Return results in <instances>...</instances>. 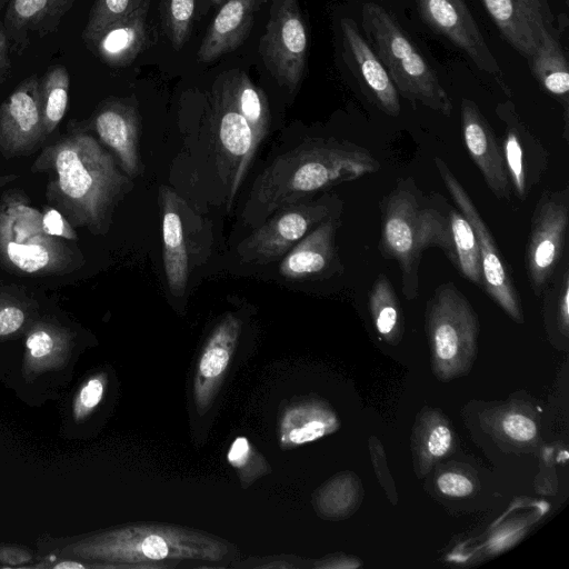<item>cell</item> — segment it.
<instances>
[{
  "instance_id": "cell-1",
  "label": "cell",
  "mask_w": 569,
  "mask_h": 569,
  "mask_svg": "<svg viewBox=\"0 0 569 569\" xmlns=\"http://www.w3.org/2000/svg\"><path fill=\"white\" fill-rule=\"evenodd\" d=\"M379 168V161L369 150L356 143L333 138L305 140L277 157L258 176L243 218L264 221L284 207Z\"/></svg>"
},
{
  "instance_id": "cell-2",
  "label": "cell",
  "mask_w": 569,
  "mask_h": 569,
  "mask_svg": "<svg viewBox=\"0 0 569 569\" xmlns=\"http://www.w3.org/2000/svg\"><path fill=\"white\" fill-rule=\"evenodd\" d=\"M449 206L439 193L426 194L411 177L398 179L380 200L378 249L383 258L397 261L408 300L419 296V268L427 249H440L455 267Z\"/></svg>"
},
{
  "instance_id": "cell-3",
  "label": "cell",
  "mask_w": 569,
  "mask_h": 569,
  "mask_svg": "<svg viewBox=\"0 0 569 569\" xmlns=\"http://www.w3.org/2000/svg\"><path fill=\"white\" fill-rule=\"evenodd\" d=\"M41 156L56 172L54 190L68 213L92 232H104L129 183L113 157L86 133L60 140Z\"/></svg>"
},
{
  "instance_id": "cell-4",
  "label": "cell",
  "mask_w": 569,
  "mask_h": 569,
  "mask_svg": "<svg viewBox=\"0 0 569 569\" xmlns=\"http://www.w3.org/2000/svg\"><path fill=\"white\" fill-rule=\"evenodd\" d=\"M362 27L370 44L403 98L450 116L452 103L435 70L419 52L396 17L385 7L366 2Z\"/></svg>"
},
{
  "instance_id": "cell-5",
  "label": "cell",
  "mask_w": 569,
  "mask_h": 569,
  "mask_svg": "<svg viewBox=\"0 0 569 569\" xmlns=\"http://www.w3.org/2000/svg\"><path fill=\"white\" fill-rule=\"evenodd\" d=\"M119 560L134 567H174L183 561L223 560L228 543L206 532L169 525H141L122 529L109 545Z\"/></svg>"
},
{
  "instance_id": "cell-6",
  "label": "cell",
  "mask_w": 569,
  "mask_h": 569,
  "mask_svg": "<svg viewBox=\"0 0 569 569\" xmlns=\"http://www.w3.org/2000/svg\"><path fill=\"white\" fill-rule=\"evenodd\" d=\"M426 331L436 373L442 379L465 375L476 357L479 321L468 299L452 282L440 284L429 299Z\"/></svg>"
},
{
  "instance_id": "cell-7",
  "label": "cell",
  "mask_w": 569,
  "mask_h": 569,
  "mask_svg": "<svg viewBox=\"0 0 569 569\" xmlns=\"http://www.w3.org/2000/svg\"><path fill=\"white\" fill-rule=\"evenodd\" d=\"M0 256L30 274L59 271L70 261L58 237L46 232L40 211L19 199L6 200L0 207Z\"/></svg>"
},
{
  "instance_id": "cell-8",
  "label": "cell",
  "mask_w": 569,
  "mask_h": 569,
  "mask_svg": "<svg viewBox=\"0 0 569 569\" xmlns=\"http://www.w3.org/2000/svg\"><path fill=\"white\" fill-rule=\"evenodd\" d=\"M337 194L325 193L276 211L243 239L238 248L242 261L267 264L280 260L301 238L329 216L341 212Z\"/></svg>"
},
{
  "instance_id": "cell-9",
  "label": "cell",
  "mask_w": 569,
  "mask_h": 569,
  "mask_svg": "<svg viewBox=\"0 0 569 569\" xmlns=\"http://www.w3.org/2000/svg\"><path fill=\"white\" fill-rule=\"evenodd\" d=\"M569 227V187L546 190L530 221L525 267L532 292L540 297L565 254Z\"/></svg>"
},
{
  "instance_id": "cell-10",
  "label": "cell",
  "mask_w": 569,
  "mask_h": 569,
  "mask_svg": "<svg viewBox=\"0 0 569 569\" xmlns=\"http://www.w3.org/2000/svg\"><path fill=\"white\" fill-rule=\"evenodd\" d=\"M433 162L457 208L475 230L480 251L482 289L511 319L522 323L523 312L518 289L490 229L447 163L440 158H435Z\"/></svg>"
},
{
  "instance_id": "cell-11",
  "label": "cell",
  "mask_w": 569,
  "mask_h": 569,
  "mask_svg": "<svg viewBox=\"0 0 569 569\" xmlns=\"http://www.w3.org/2000/svg\"><path fill=\"white\" fill-rule=\"evenodd\" d=\"M306 26L297 0H271L266 31L259 41L263 63L277 82L293 91L305 73Z\"/></svg>"
},
{
  "instance_id": "cell-12",
  "label": "cell",
  "mask_w": 569,
  "mask_h": 569,
  "mask_svg": "<svg viewBox=\"0 0 569 569\" xmlns=\"http://www.w3.org/2000/svg\"><path fill=\"white\" fill-rule=\"evenodd\" d=\"M422 20L462 50L478 69L508 90L501 69L488 48L465 0H416Z\"/></svg>"
},
{
  "instance_id": "cell-13",
  "label": "cell",
  "mask_w": 569,
  "mask_h": 569,
  "mask_svg": "<svg viewBox=\"0 0 569 569\" xmlns=\"http://www.w3.org/2000/svg\"><path fill=\"white\" fill-rule=\"evenodd\" d=\"M497 113L505 123L501 144L510 187L526 200L548 167V152L540 140L520 121L511 103H503Z\"/></svg>"
},
{
  "instance_id": "cell-14",
  "label": "cell",
  "mask_w": 569,
  "mask_h": 569,
  "mask_svg": "<svg viewBox=\"0 0 569 569\" xmlns=\"http://www.w3.org/2000/svg\"><path fill=\"white\" fill-rule=\"evenodd\" d=\"M340 216L341 212H337L326 218L281 258L279 273L283 278H325L343 270L336 244Z\"/></svg>"
},
{
  "instance_id": "cell-15",
  "label": "cell",
  "mask_w": 569,
  "mask_h": 569,
  "mask_svg": "<svg viewBox=\"0 0 569 569\" xmlns=\"http://www.w3.org/2000/svg\"><path fill=\"white\" fill-rule=\"evenodd\" d=\"M461 134L465 147L482 174L485 182L499 200H510L511 187L495 132L477 104L462 99Z\"/></svg>"
},
{
  "instance_id": "cell-16",
  "label": "cell",
  "mask_w": 569,
  "mask_h": 569,
  "mask_svg": "<svg viewBox=\"0 0 569 569\" xmlns=\"http://www.w3.org/2000/svg\"><path fill=\"white\" fill-rule=\"evenodd\" d=\"M213 136L219 164L230 184V200L237 193L257 151L254 136L247 120L219 94Z\"/></svg>"
},
{
  "instance_id": "cell-17",
  "label": "cell",
  "mask_w": 569,
  "mask_h": 569,
  "mask_svg": "<svg viewBox=\"0 0 569 569\" xmlns=\"http://www.w3.org/2000/svg\"><path fill=\"white\" fill-rule=\"evenodd\" d=\"M39 82L26 79L0 107V147L9 153L29 150L46 136Z\"/></svg>"
},
{
  "instance_id": "cell-18",
  "label": "cell",
  "mask_w": 569,
  "mask_h": 569,
  "mask_svg": "<svg viewBox=\"0 0 569 569\" xmlns=\"http://www.w3.org/2000/svg\"><path fill=\"white\" fill-rule=\"evenodd\" d=\"M502 37L529 60L551 21L542 0H481Z\"/></svg>"
},
{
  "instance_id": "cell-19",
  "label": "cell",
  "mask_w": 569,
  "mask_h": 569,
  "mask_svg": "<svg viewBox=\"0 0 569 569\" xmlns=\"http://www.w3.org/2000/svg\"><path fill=\"white\" fill-rule=\"evenodd\" d=\"M345 56L377 107L388 116L400 113L399 93L383 64L350 18L340 21Z\"/></svg>"
},
{
  "instance_id": "cell-20",
  "label": "cell",
  "mask_w": 569,
  "mask_h": 569,
  "mask_svg": "<svg viewBox=\"0 0 569 569\" xmlns=\"http://www.w3.org/2000/svg\"><path fill=\"white\" fill-rule=\"evenodd\" d=\"M240 327L239 319L228 313L216 326L204 345L193 387L199 413H203L211 403L236 349Z\"/></svg>"
},
{
  "instance_id": "cell-21",
  "label": "cell",
  "mask_w": 569,
  "mask_h": 569,
  "mask_svg": "<svg viewBox=\"0 0 569 569\" xmlns=\"http://www.w3.org/2000/svg\"><path fill=\"white\" fill-rule=\"evenodd\" d=\"M99 138L113 150L128 177L141 171L140 119L137 110L122 101L104 104L94 118Z\"/></svg>"
},
{
  "instance_id": "cell-22",
  "label": "cell",
  "mask_w": 569,
  "mask_h": 569,
  "mask_svg": "<svg viewBox=\"0 0 569 569\" xmlns=\"http://www.w3.org/2000/svg\"><path fill=\"white\" fill-rule=\"evenodd\" d=\"M149 7L150 0H140L132 11L88 42L104 63L127 66L141 52L148 37Z\"/></svg>"
},
{
  "instance_id": "cell-23",
  "label": "cell",
  "mask_w": 569,
  "mask_h": 569,
  "mask_svg": "<svg viewBox=\"0 0 569 569\" xmlns=\"http://www.w3.org/2000/svg\"><path fill=\"white\" fill-rule=\"evenodd\" d=\"M266 0H226L198 49L200 62H211L237 49L247 38L254 14Z\"/></svg>"
},
{
  "instance_id": "cell-24",
  "label": "cell",
  "mask_w": 569,
  "mask_h": 569,
  "mask_svg": "<svg viewBox=\"0 0 569 569\" xmlns=\"http://www.w3.org/2000/svg\"><path fill=\"white\" fill-rule=\"evenodd\" d=\"M162 212L163 268L170 292L184 295L189 277V258L180 213L182 200L167 186L160 187Z\"/></svg>"
},
{
  "instance_id": "cell-25",
  "label": "cell",
  "mask_w": 569,
  "mask_h": 569,
  "mask_svg": "<svg viewBox=\"0 0 569 569\" xmlns=\"http://www.w3.org/2000/svg\"><path fill=\"white\" fill-rule=\"evenodd\" d=\"M339 423L336 415L318 401H300L288 407L279 421V443L293 448L333 432Z\"/></svg>"
},
{
  "instance_id": "cell-26",
  "label": "cell",
  "mask_w": 569,
  "mask_h": 569,
  "mask_svg": "<svg viewBox=\"0 0 569 569\" xmlns=\"http://www.w3.org/2000/svg\"><path fill=\"white\" fill-rule=\"evenodd\" d=\"M528 61L540 86L563 106V137L568 139L569 68L562 47L552 32L543 36L536 52Z\"/></svg>"
},
{
  "instance_id": "cell-27",
  "label": "cell",
  "mask_w": 569,
  "mask_h": 569,
  "mask_svg": "<svg viewBox=\"0 0 569 569\" xmlns=\"http://www.w3.org/2000/svg\"><path fill=\"white\" fill-rule=\"evenodd\" d=\"M220 94L247 120L258 148L269 128V109L263 91L247 74L239 72L226 81Z\"/></svg>"
},
{
  "instance_id": "cell-28",
  "label": "cell",
  "mask_w": 569,
  "mask_h": 569,
  "mask_svg": "<svg viewBox=\"0 0 569 569\" xmlns=\"http://www.w3.org/2000/svg\"><path fill=\"white\" fill-rule=\"evenodd\" d=\"M369 309L378 333L396 345L403 333V315L395 288L383 273L378 274L369 291Z\"/></svg>"
},
{
  "instance_id": "cell-29",
  "label": "cell",
  "mask_w": 569,
  "mask_h": 569,
  "mask_svg": "<svg viewBox=\"0 0 569 569\" xmlns=\"http://www.w3.org/2000/svg\"><path fill=\"white\" fill-rule=\"evenodd\" d=\"M74 0H11L6 20L14 30H52Z\"/></svg>"
},
{
  "instance_id": "cell-30",
  "label": "cell",
  "mask_w": 569,
  "mask_h": 569,
  "mask_svg": "<svg viewBox=\"0 0 569 569\" xmlns=\"http://www.w3.org/2000/svg\"><path fill=\"white\" fill-rule=\"evenodd\" d=\"M450 232L455 253V268L468 281L482 288L480 251L475 230L458 208L448 209Z\"/></svg>"
},
{
  "instance_id": "cell-31",
  "label": "cell",
  "mask_w": 569,
  "mask_h": 569,
  "mask_svg": "<svg viewBox=\"0 0 569 569\" xmlns=\"http://www.w3.org/2000/svg\"><path fill=\"white\" fill-rule=\"evenodd\" d=\"M70 79L63 66L48 70L39 82L40 103L46 134L52 132L62 120L69 99Z\"/></svg>"
},
{
  "instance_id": "cell-32",
  "label": "cell",
  "mask_w": 569,
  "mask_h": 569,
  "mask_svg": "<svg viewBox=\"0 0 569 569\" xmlns=\"http://www.w3.org/2000/svg\"><path fill=\"white\" fill-rule=\"evenodd\" d=\"M543 313L548 325H553L567 337L569 328V267L565 261L542 292Z\"/></svg>"
},
{
  "instance_id": "cell-33",
  "label": "cell",
  "mask_w": 569,
  "mask_h": 569,
  "mask_svg": "<svg viewBox=\"0 0 569 569\" xmlns=\"http://www.w3.org/2000/svg\"><path fill=\"white\" fill-rule=\"evenodd\" d=\"M194 0H161L163 29L174 49L186 43L193 18Z\"/></svg>"
},
{
  "instance_id": "cell-34",
  "label": "cell",
  "mask_w": 569,
  "mask_h": 569,
  "mask_svg": "<svg viewBox=\"0 0 569 569\" xmlns=\"http://www.w3.org/2000/svg\"><path fill=\"white\" fill-rule=\"evenodd\" d=\"M139 2L140 0H94L83 30L86 42H90L108 26L127 16Z\"/></svg>"
},
{
  "instance_id": "cell-35",
  "label": "cell",
  "mask_w": 569,
  "mask_h": 569,
  "mask_svg": "<svg viewBox=\"0 0 569 569\" xmlns=\"http://www.w3.org/2000/svg\"><path fill=\"white\" fill-rule=\"evenodd\" d=\"M452 440V431L445 422H433L421 432L418 443L419 455L426 463H431L448 453Z\"/></svg>"
},
{
  "instance_id": "cell-36",
  "label": "cell",
  "mask_w": 569,
  "mask_h": 569,
  "mask_svg": "<svg viewBox=\"0 0 569 569\" xmlns=\"http://www.w3.org/2000/svg\"><path fill=\"white\" fill-rule=\"evenodd\" d=\"M502 429L509 438L519 442L530 441L537 435L533 420L521 413L506 416L502 421Z\"/></svg>"
},
{
  "instance_id": "cell-37",
  "label": "cell",
  "mask_w": 569,
  "mask_h": 569,
  "mask_svg": "<svg viewBox=\"0 0 569 569\" xmlns=\"http://www.w3.org/2000/svg\"><path fill=\"white\" fill-rule=\"evenodd\" d=\"M437 487L441 493L448 497L462 498L473 492L471 480L457 472H445L437 479Z\"/></svg>"
},
{
  "instance_id": "cell-38",
  "label": "cell",
  "mask_w": 569,
  "mask_h": 569,
  "mask_svg": "<svg viewBox=\"0 0 569 569\" xmlns=\"http://www.w3.org/2000/svg\"><path fill=\"white\" fill-rule=\"evenodd\" d=\"M42 224L47 233L58 238L76 239V233L62 214L56 209H48L42 214Z\"/></svg>"
},
{
  "instance_id": "cell-39",
  "label": "cell",
  "mask_w": 569,
  "mask_h": 569,
  "mask_svg": "<svg viewBox=\"0 0 569 569\" xmlns=\"http://www.w3.org/2000/svg\"><path fill=\"white\" fill-rule=\"evenodd\" d=\"M253 455V449L246 437H237L227 453L228 462L240 471H243L248 466L250 458Z\"/></svg>"
},
{
  "instance_id": "cell-40",
  "label": "cell",
  "mask_w": 569,
  "mask_h": 569,
  "mask_svg": "<svg viewBox=\"0 0 569 569\" xmlns=\"http://www.w3.org/2000/svg\"><path fill=\"white\" fill-rule=\"evenodd\" d=\"M24 321V312L17 306L0 309V336L17 331Z\"/></svg>"
},
{
  "instance_id": "cell-41",
  "label": "cell",
  "mask_w": 569,
  "mask_h": 569,
  "mask_svg": "<svg viewBox=\"0 0 569 569\" xmlns=\"http://www.w3.org/2000/svg\"><path fill=\"white\" fill-rule=\"evenodd\" d=\"M27 347L34 358H42L52 350L53 340L46 330H37L29 336Z\"/></svg>"
},
{
  "instance_id": "cell-42",
  "label": "cell",
  "mask_w": 569,
  "mask_h": 569,
  "mask_svg": "<svg viewBox=\"0 0 569 569\" xmlns=\"http://www.w3.org/2000/svg\"><path fill=\"white\" fill-rule=\"evenodd\" d=\"M102 395V381L92 379L82 388L79 400L84 408L91 409L100 402Z\"/></svg>"
},
{
  "instance_id": "cell-43",
  "label": "cell",
  "mask_w": 569,
  "mask_h": 569,
  "mask_svg": "<svg viewBox=\"0 0 569 569\" xmlns=\"http://www.w3.org/2000/svg\"><path fill=\"white\" fill-rule=\"evenodd\" d=\"M9 67L8 42L4 28L0 24V77Z\"/></svg>"
},
{
  "instance_id": "cell-44",
  "label": "cell",
  "mask_w": 569,
  "mask_h": 569,
  "mask_svg": "<svg viewBox=\"0 0 569 569\" xmlns=\"http://www.w3.org/2000/svg\"><path fill=\"white\" fill-rule=\"evenodd\" d=\"M54 568L56 569H67V568L80 569V568H84V566L81 563H78V562L64 561V562L58 563Z\"/></svg>"
},
{
  "instance_id": "cell-45",
  "label": "cell",
  "mask_w": 569,
  "mask_h": 569,
  "mask_svg": "<svg viewBox=\"0 0 569 569\" xmlns=\"http://www.w3.org/2000/svg\"><path fill=\"white\" fill-rule=\"evenodd\" d=\"M214 4H221L224 2V0H211Z\"/></svg>"
}]
</instances>
